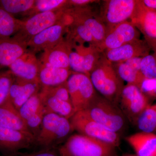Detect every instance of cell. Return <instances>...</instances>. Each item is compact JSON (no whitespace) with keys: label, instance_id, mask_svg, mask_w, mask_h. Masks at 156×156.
I'll return each mask as SVG.
<instances>
[{"label":"cell","instance_id":"obj_1","mask_svg":"<svg viewBox=\"0 0 156 156\" xmlns=\"http://www.w3.org/2000/svg\"><path fill=\"white\" fill-rule=\"evenodd\" d=\"M94 88L101 95L118 105L124 87L114 66L102 53L89 75Z\"/></svg>","mask_w":156,"mask_h":156},{"label":"cell","instance_id":"obj_2","mask_svg":"<svg viewBox=\"0 0 156 156\" xmlns=\"http://www.w3.org/2000/svg\"><path fill=\"white\" fill-rule=\"evenodd\" d=\"M82 112L117 134H120L126 129L128 120L119 106L98 93L88 108Z\"/></svg>","mask_w":156,"mask_h":156},{"label":"cell","instance_id":"obj_3","mask_svg":"<svg viewBox=\"0 0 156 156\" xmlns=\"http://www.w3.org/2000/svg\"><path fill=\"white\" fill-rule=\"evenodd\" d=\"M73 131L69 119L52 113H46L35 146L40 149L58 148Z\"/></svg>","mask_w":156,"mask_h":156},{"label":"cell","instance_id":"obj_4","mask_svg":"<svg viewBox=\"0 0 156 156\" xmlns=\"http://www.w3.org/2000/svg\"><path fill=\"white\" fill-rule=\"evenodd\" d=\"M58 150L61 156H117L113 146L79 134L70 135Z\"/></svg>","mask_w":156,"mask_h":156},{"label":"cell","instance_id":"obj_5","mask_svg":"<svg viewBox=\"0 0 156 156\" xmlns=\"http://www.w3.org/2000/svg\"><path fill=\"white\" fill-rule=\"evenodd\" d=\"M70 7L37 13L23 20L19 31L14 36L16 38L27 45L31 39L37 34L61 21L67 14Z\"/></svg>","mask_w":156,"mask_h":156},{"label":"cell","instance_id":"obj_6","mask_svg":"<svg viewBox=\"0 0 156 156\" xmlns=\"http://www.w3.org/2000/svg\"><path fill=\"white\" fill-rule=\"evenodd\" d=\"M69 120L74 131H76L79 134L99 140L115 147L120 145L119 134L105 128L89 118L83 112L76 113Z\"/></svg>","mask_w":156,"mask_h":156},{"label":"cell","instance_id":"obj_7","mask_svg":"<svg viewBox=\"0 0 156 156\" xmlns=\"http://www.w3.org/2000/svg\"><path fill=\"white\" fill-rule=\"evenodd\" d=\"M67 84L71 101L76 113L85 110L98 93L89 76L84 74L73 73Z\"/></svg>","mask_w":156,"mask_h":156},{"label":"cell","instance_id":"obj_8","mask_svg":"<svg viewBox=\"0 0 156 156\" xmlns=\"http://www.w3.org/2000/svg\"><path fill=\"white\" fill-rule=\"evenodd\" d=\"M150 105L149 99L137 86L128 84L124 86L118 106L131 124L134 125L140 115Z\"/></svg>","mask_w":156,"mask_h":156},{"label":"cell","instance_id":"obj_9","mask_svg":"<svg viewBox=\"0 0 156 156\" xmlns=\"http://www.w3.org/2000/svg\"><path fill=\"white\" fill-rule=\"evenodd\" d=\"M61 21L46 29L32 38L27 44L29 50L37 53L54 47L64 39L68 28L72 22V17L69 13Z\"/></svg>","mask_w":156,"mask_h":156},{"label":"cell","instance_id":"obj_10","mask_svg":"<svg viewBox=\"0 0 156 156\" xmlns=\"http://www.w3.org/2000/svg\"><path fill=\"white\" fill-rule=\"evenodd\" d=\"M35 137L29 132L0 126V152L7 156L31 148L35 146Z\"/></svg>","mask_w":156,"mask_h":156},{"label":"cell","instance_id":"obj_11","mask_svg":"<svg viewBox=\"0 0 156 156\" xmlns=\"http://www.w3.org/2000/svg\"><path fill=\"white\" fill-rule=\"evenodd\" d=\"M131 22L143 34L151 49L156 50V12L137 1Z\"/></svg>","mask_w":156,"mask_h":156},{"label":"cell","instance_id":"obj_12","mask_svg":"<svg viewBox=\"0 0 156 156\" xmlns=\"http://www.w3.org/2000/svg\"><path fill=\"white\" fill-rule=\"evenodd\" d=\"M69 10L74 20L82 23L90 31L95 46L102 52L101 47L106 36L107 27L102 19L97 18L87 6L72 8Z\"/></svg>","mask_w":156,"mask_h":156},{"label":"cell","instance_id":"obj_13","mask_svg":"<svg viewBox=\"0 0 156 156\" xmlns=\"http://www.w3.org/2000/svg\"><path fill=\"white\" fill-rule=\"evenodd\" d=\"M137 1L110 0L105 1L103 11V20L111 28L131 19L136 8Z\"/></svg>","mask_w":156,"mask_h":156},{"label":"cell","instance_id":"obj_14","mask_svg":"<svg viewBox=\"0 0 156 156\" xmlns=\"http://www.w3.org/2000/svg\"><path fill=\"white\" fill-rule=\"evenodd\" d=\"M139 39L137 29L131 21H126L107 29L105 38L101 47L102 52L115 49Z\"/></svg>","mask_w":156,"mask_h":156},{"label":"cell","instance_id":"obj_15","mask_svg":"<svg viewBox=\"0 0 156 156\" xmlns=\"http://www.w3.org/2000/svg\"><path fill=\"white\" fill-rule=\"evenodd\" d=\"M150 50L145 41L138 39L119 48L106 50L104 54L112 63H118L134 57H144L149 54Z\"/></svg>","mask_w":156,"mask_h":156},{"label":"cell","instance_id":"obj_16","mask_svg":"<svg viewBox=\"0 0 156 156\" xmlns=\"http://www.w3.org/2000/svg\"><path fill=\"white\" fill-rule=\"evenodd\" d=\"M40 64L41 62L36 56V53L27 49L9 68L16 77L25 80L38 81Z\"/></svg>","mask_w":156,"mask_h":156},{"label":"cell","instance_id":"obj_17","mask_svg":"<svg viewBox=\"0 0 156 156\" xmlns=\"http://www.w3.org/2000/svg\"><path fill=\"white\" fill-rule=\"evenodd\" d=\"M72 49L71 44L64 38L54 47L43 51L39 60L46 65L70 69L69 56Z\"/></svg>","mask_w":156,"mask_h":156},{"label":"cell","instance_id":"obj_18","mask_svg":"<svg viewBox=\"0 0 156 156\" xmlns=\"http://www.w3.org/2000/svg\"><path fill=\"white\" fill-rule=\"evenodd\" d=\"M41 88L38 81L25 80L15 77L10 89L9 100L18 110L31 96L40 92Z\"/></svg>","mask_w":156,"mask_h":156},{"label":"cell","instance_id":"obj_19","mask_svg":"<svg viewBox=\"0 0 156 156\" xmlns=\"http://www.w3.org/2000/svg\"><path fill=\"white\" fill-rule=\"evenodd\" d=\"M27 45L14 36L0 37V71L9 67L26 52Z\"/></svg>","mask_w":156,"mask_h":156},{"label":"cell","instance_id":"obj_20","mask_svg":"<svg viewBox=\"0 0 156 156\" xmlns=\"http://www.w3.org/2000/svg\"><path fill=\"white\" fill-rule=\"evenodd\" d=\"M73 73L69 69L58 68L41 62L38 80L42 88L55 87L67 82Z\"/></svg>","mask_w":156,"mask_h":156},{"label":"cell","instance_id":"obj_21","mask_svg":"<svg viewBox=\"0 0 156 156\" xmlns=\"http://www.w3.org/2000/svg\"><path fill=\"white\" fill-rule=\"evenodd\" d=\"M126 140L137 155L156 156V134L140 132Z\"/></svg>","mask_w":156,"mask_h":156},{"label":"cell","instance_id":"obj_22","mask_svg":"<svg viewBox=\"0 0 156 156\" xmlns=\"http://www.w3.org/2000/svg\"><path fill=\"white\" fill-rule=\"evenodd\" d=\"M0 126L12 130L29 132L25 122L9 99L0 106Z\"/></svg>","mask_w":156,"mask_h":156},{"label":"cell","instance_id":"obj_23","mask_svg":"<svg viewBox=\"0 0 156 156\" xmlns=\"http://www.w3.org/2000/svg\"><path fill=\"white\" fill-rule=\"evenodd\" d=\"M46 113H52L70 119L76 113L71 102L40 91Z\"/></svg>","mask_w":156,"mask_h":156},{"label":"cell","instance_id":"obj_24","mask_svg":"<svg viewBox=\"0 0 156 156\" xmlns=\"http://www.w3.org/2000/svg\"><path fill=\"white\" fill-rule=\"evenodd\" d=\"M22 23L0 6V37H13L19 31Z\"/></svg>","mask_w":156,"mask_h":156},{"label":"cell","instance_id":"obj_25","mask_svg":"<svg viewBox=\"0 0 156 156\" xmlns=\"http://www.w3.org/2000/svg\"><path fill=\"white\" fill-rule=\"evenodd\" d=\"M35 0H2L0 6L14 16L15 15L30 16Z\"/></svg>","mask_w":156,"mask_h":156},{"label":"cell","instance_id":"obj_26","mask_svg":"<svg viewBox=\"0 0 156 156\" xmlns=\"http://www.w3.org/2000/svg\"><path fill=\"white\" fill-rule=\"evenodd\" d=\"M140 132L156 134V110L151 105L140 115L134 124Z\"/></svg>","mask_w":156,"mask_h":156},{"label":"cell","instance_id":"obj_27","mask_svg":"<svg viewBox=\"0 0 156 156\" xmlns=\"http://www.w3.org/2000/svg\"><path fill=\"white\" fill-rule=\"evenodd\" d=\"M116 63L115 68L121 79L128 84L135 85L139 88L141 82L145 78L141 72L134 69L125 62Z\"/></svg>","mask_w":156,"mask_h":156},{"label":"cell","instance_id":"obj_28","mask_svg":"<svg viewBox=\"0 0 156 156\" xmlns=\"http://www.w3.org/2000/svg\"><path fill=\"white\" fill-rule=\"evenodd\" d=\"M40 91L31 96L18 110L25 122L30 117L44 108Z\"/></svg>","mask_w":156,"mask_h":156},{"label":"cell","instance_id":"obj_29","mask_svg":"<svg viewBox=\"0 0 156 156\" xmlns=\"http://www.w3.org/2000/svg\"><path fill=\"white\" fill-rule=\"evenodd\" d=\"M66 7L71 8L69 4L68 0H35L33 9L31 11L29 16Z\"/></svg>","mask_w":156,"mask_h":156},{"label":"cell","instance_id":"obj_30","mask_svg":"<svg viewBox=\"0 0 156 156\" xmlns=\"http://www.w3.org/2000/svg\"><path fill=\"white\" fill-rule=\"evenodd\" d=\"M15 78L9 69L0 71V106L9 100L10 89Z\"/></svg>","mask_w":156,"mask_h":156},{"label":"cell","instance_id":"obj_31","mask_svg":"<svg viewBox=\"0 0 156 156\" xmlns=\"http://www.w3.org/2000/svg\"><path fill=\"white\" fill-rule=\"evenodd\" d=\"M140 70L146 79H156V58L154 54H148L142 57Z\"/></svg>","mask_w":156,"mask_h":156},{"label":"cell","instance_id":"obj_32","mask_svg":"<svg viewBox=\"0 0 156 156\" xmlns=\"http://www.w3.org/2000/svg\"><path fill=\"white\" fill-rule=\"evenodd\" d=\"M45 114L46 112L44 108L30 117L25 122L28 132L34 135L36 138L41 131L42 122Z\"/></svg>","mask_w":156,"mask_h":156},{"label":"cell","instance_id":"obj_33","mask_svg":"<svg viewBox=\"0 0 156 156\" xmlns=\"http://www.w3.org/2000/svg\"><path fill=\"white\" fill-rule=\"evenodd\" d=\"M41 90L47 94L53 95L62 100L71 102L68 87L67 81L56 87L42 88Z\"/></svg>","mask_w":156,"mask_h":156},{"label":"cell","instance_id":"obj_34","mask_svg":"<svg viewBox=\"0 0 156 156\" xmlns=\"http://www.w3.org/2000/svg\"><path fill=\"white\" fill-rule=\"evenodd\" d=\"M69 68L73 73L85 74L83 56L72 49L69 56Z\"/></svg>","mask_w":156,"mask_h":156},{"label":"cell","instance_id":"obj_35","mask_svg":"<svg viewBox=\"0 0 156 156\" xmlns=\"http://www.w3.org/2000/svg\"><path fill=\"white\" fill-rule=\"evenodd\" d=\"M141 92L148 98H156V79L144 78L139 87Z\"/></svg>","mask_w":156,"mask_h":156},{"label":"cell","instance_id":"obj_36","mask_svg":"<svg viewBox=\"0 0 156 156\" xmlns=\"http://www.w3.org/2000/svg\"><path fill=\"white\" fill-rule=\"evenodd\" d=\"M11 156H61L58 150L56 148L40 149L32 152L17 153Z\"/></svg>","mask_w":156,"mask_h":156},{"label":"cell","instance_id":"obj_37","mask_svg":"<svg viewBox=\"0 0 156 156\" xmlns=\"http://www.w3.org/2000/svg\"><path fill=\"white\" fill-rule=\"evenodd\" d=\"M142 58V57H134L126 60L125 62L137 71L141 72L140 64Z\"/></svg>","mask_w":156,"mask_h":156},{"label":"cell","instance_id":"obj_38","mask_svg":"<svg viewBox=\"0 0 156 156\" xmlns=\"http://www.w3.org/2000/svg\"><path fill=\"white\" fill-rule=\"evenodd\" d=\"M94 2L91 0H68L69 4L71 8L86 7Z\"/></svg>","mask_w":156,"mask_h":156},{"label":"cell","instance_id":"obj_39","mask_svg":"<svg viewBox=\"0 0 156 156\" xmlns=\"http://www.w3.org/2000/svg\"><path fill=\"white\" fill-rule=\"evenodd\" d=\"M141 1L145 7L156 12V0H144Z\"/></svg>","mask_w":156,"mask_h":156},{"label":"cell","instance_id":"obj_40","mask_svg":"<svg viewBox=\"0 0 156 156\" xmlns=\"http://www.w3.org/2000/svg\"><path fill=\"white\" fill-rule=\"evenodd\" d=\"M121 156H139L136 155V154H125Z\"/></svg>","mask_w":156,"mask_h":156},{"label":"cell","instance_id":"obj_41","mask_svg":"<svg viewBox=\"0 0 156 156\" xmlns=\"http://www.w3.org/2000/svg\"><path fill=\"white\" fill-rule=\"evenodd\" d=\"M151 106L153 108H154L156 110V104L154 105H151Z\"/></svg>","mask_w":156,"mask_h":156},{"label":"cell","instance_id":"obj_42","mask_svg":"<svg viewBox=\"0 0 156 156\" xmlns=\"http://www.w3.org/2000/svg\"><path fill=\"white\" fill-rule=\"evenodd\" d=\"M154 56H155L156 58V50H154Z\"/></svg>","mask_w":156,"mask_h":156}]
</instances>
